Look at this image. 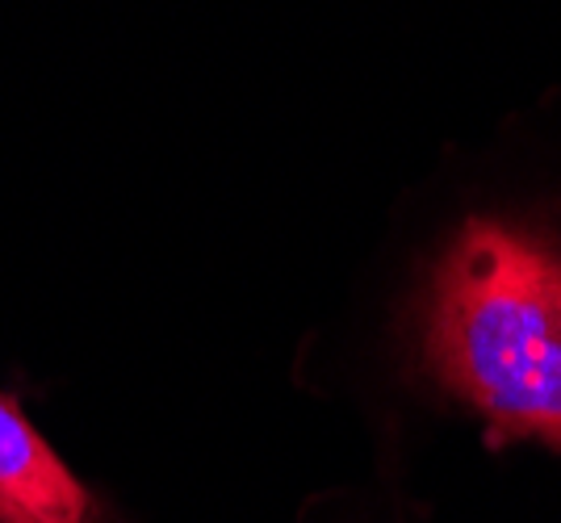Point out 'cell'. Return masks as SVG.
<instances>
[{
	"mask_svg": "<svg viewBox=\"0 0 561 523\" xmlns=\"http://www.w3.org/2000/svg\"><path fill=\"white\" fill-rule=\"evenodd\" d=\"M420 352L494 435L561 449V252L494 218L466 222L427 277Z\"/></svg>",
	"mask_w": 561,
	"mask_h": 523,
	"instance_id": "obj_1",
	"label": "cell"
},
{
	"mask_svg": "<svg viewBox=\"0 0 561 523\" xmlns=\"http://www.w3.org/2000/svg\"><path fill=\"white\" fill-rule=\"evenodd\" d=\"M0 523H110L105 502L59 461L43 431L0 390Z\"/></svg>",
	"mask_w": 561,
	"mask_h": 523,
	"instance_id": "obj_2",
	"label": "cell"
}]
</instances>
